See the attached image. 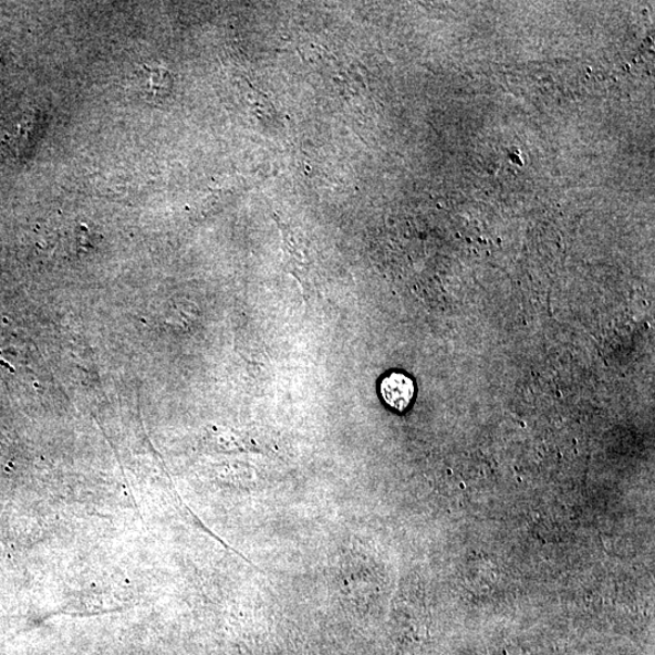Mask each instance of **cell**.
Wrapping results in <instances>:
<instances>
[{
  "mask_svg": "<svg viewBox=\"0 0 655 655\" xmlns=\"http://www.w3.org/2000/svg\"><path fill=\"white\" fill-rule=\"evenodd\" d=\"M380 392L389 407L403 412L413 401L415 387L410 377L402 373H392L381 381Z\"/></svg>",
  "mask_w": 655,
  "mask_h": 655,
  "instance_id": "6da1fadb",
  "label": "cell"
}]
</instances>
